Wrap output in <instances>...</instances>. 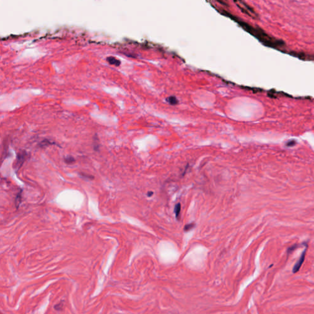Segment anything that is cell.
I'll return each instance as SVG.
<instances>
[{"label": "cell", "mask_w": 314, "mask_h": 314, "mask_svg": "<svg viewBox=\"0 0 314 314\" xmlns=\"http://www.w3.org/2000/svg\"><path fill=\"white\" fill-rule=\"evenodd\" d=\"M180 210H181V205H180V203L177 204L175 206V207H174V212H175L176 218L179 217V215H180Z\"/></svg>", "instance_id": "277c9868"}, {"label": "cell", "mask_w": 314, "mask_h": 314, "mask_svg": "<svg viewBox=\"0 0 314 314\" xmlns=\"http://www.w3.org/2000/svg\"><path fill=\"white\" fill-rule=\"evenodd\" d=\"M195 223H192L187 224V225H185V227H184V231H190V230H191V229L195 227Z\"/></svg>", "instance_id": "5b68a950"}, {"label": "cell", "mask_w": 314, "mask_h": 314, "mask_svg": "<svg viewBox=\"0 0 314 314\" xmlns=\"http://www.w3.org/2000/svg\"><path fill=\"white\" fill-rule=\"evenodd\" d=\"M65 162L66 163H67L68 164H71V163H74L75 162L74 158L71 157V156H70V157H68V158H65Z\"/></svg>", "instance_id": "8992f818"}, {"label": "cell", "mask_w": 314, "mask_h": 314, "mask_svg": "<svg viewBox=\"0 0 314 314\" xmlns=\"http://www.w3.org/2000/svg\"><path fill=\"white\" fill-rule=\"evenodd\" d=\"M81 174L82 176L83 177H87V178H89V179H91V178H92V176H91V175H86L85 174H82V173Z\"/></svg>", "instance_id": "9c48e42d"}, {"label": "cell", "mask_w": 314, "mask_h": 314, "mask_svg": "<svg viewBox=\"0 0 314 314\" xmlns=\"http://www.w3.org/2000/svg\"><path fill=\"white\" fill-rule=\"evenodd\" d=\"M295 144H296V141L295 140H290V141H288V142L286 144V145L288 147H292V146H294Z\"/></svg>", "instance_id": "52a82bcc"}, {"label": "cell", "mask_w": 314, "mask_h": 314, "mask_svg": "<svg viewBox=\"0 0 314 314\" xmlns=\"http://www.w3.org/2000/svg\"><path fill=\"white\" fill-rule=\"evenodd\" d=\"M63 305V304H61V303L57 304V305H56L55 306V309H56V310H61V309H62Z\"/></svg>", "instance_id": "ba28073f"}, {"label": "cell", "mask_w": 314, "mask_h": 314, "mask_svg": "<svg viewBox=\"0 0 314 314\" xmlns=\"http://www.w3.org/2000/svg\"><path fill=\"white\" fill-rule=\"evenodd\" d=\"M166 100L167 101H168L169 104H171V105H175V104H177L178 103L177 99L175 96H173L168 97V98H167Z\"/></svg>", "instance_id": "3957f363"}, {"label": "cell", "mask_w": 314, "mask_h": 314, "mask_svg": "<svg viewBox=\"0 0 314 314\" xmlns=\"http://www.w3.org/2000/svg\"><path fill=\"white\" fill-rule=\"evenodd\" d=\"M305 252H306V250H305L303 252V253H302L301 256V257L299 258V260L298 261V262L295 264V265H294V267H293V273H296V272H298V271L299 270V269H300L301 265H302L303 262H304V259H305Z\"/></svg>", "instance_id": "6da1fadb"}, {"label": "cell", "mask_w": 314, "mask_h": 314, "mask_svg": "<svg viewBox=\"0 0 314 314\" xmlns=\"http://www.w3.org/2000/svg\"><path fill=\"white\" fill-rule=\"evenodd\" d=\"M107 61L111 65H116V66H118L120 65L121 62L119 60L117 59L116 58L114 57H109L107 58Z\"/></svg>", "instance_id": "7a4b0ae2"}, {"label": "cell", "mask_w": 314, "mask_h": 314, "mask_svg": "<svg viewBox=\"0 0 314 314\" xmlns=\"http://www.w3.org/2000/svg\"><path fill=\"white\" fill-rule=\"evenodd\" d=\"M153 194V193L151 192V191H150V192H149V193H148V196H152Z\"/></svg>", "instance_id": "30bf717a"}]
</instances>
